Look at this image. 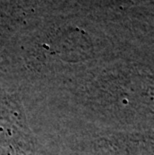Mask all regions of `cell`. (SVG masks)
Segmentation results:
<instances>
[{"mask_svg":"<svg viewBox=\"0 0 154 155\" xmlns=\"http://www.w3.org/2000/svg\"><path fill=\"white\" fill-rule=\"evenodd\" d=\"M2 106L5 116H3L0 107V140L15 146L29 145V137L21 114L18 113L14 105L10 106L8 101L3 102Z\"/></svg>","mask_w":154,"mask_h":155,"instance_id":"1","label":"cell"}]
</instances>
